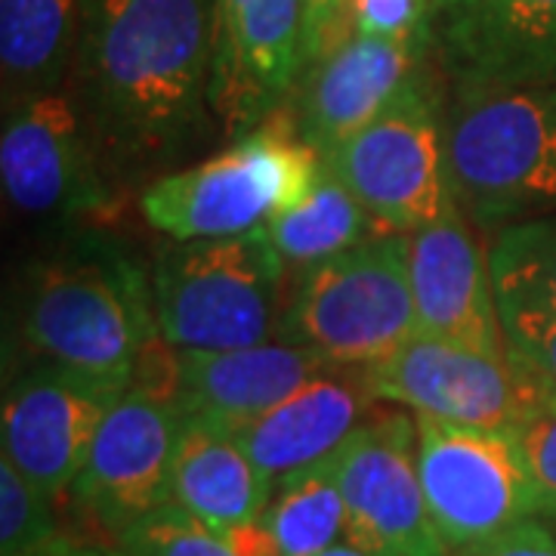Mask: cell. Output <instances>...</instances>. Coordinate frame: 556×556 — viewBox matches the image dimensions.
I'll use <instances>...</instances> for the list:
<instances>
[{"instance_id": "cell-1", "label": "cell", "mask_w": 556, "mask_h": 556, "mask_svg": "<svg viewBox=\"0 0 556 556\" xmlns=\"http://www.w3.org/2000/svg\"><path fill=\"white\" fill-rule=\"evenodd\" d=\"M214 22L217 0H84L75 100L100 161L137 177L199 142Z\"/></svg>"}, {"instance_id": "cell-2", "label": "cell", "mask_w": 556, "mask_h": 556, "mask_svg": "<svg viewBox=\"0 0 556 556\" xmlns=\"http://www.w3.org/2000/svg\"><path fill=\"white\" fill-rule=\"evenodd\" d=\"M445 155L455 204L482 229L556 207V84L455 87Z\"/></svg>"}, {"instance_id": "cell-3", "label": "cell", "mask_w": 556, "mask_h": 556, "mask_svg": "<svg viewBox=\"0 0 556 556\" xmlns=\"http://www.w3.org/2000/svg\"><path fill=\"white\" fill-rule=\"evenodd\" d=\"M321 155L303 142L291 109L232 139L214 159L152 179L139 211L174 241L236 239L309 195Z\"/></svg>"}, {"instance_id": "cell-4", "label": "cell", "mask_w": 556, "mask_h": 556, "mask_svg": "<svg viewBox=\"0 0 556 556\" xmlns=\"http://www.w3.org/2000/svg\"><path fill=\"white\" fill-rule=\"evenodd\" d=\"M285 266L266 226L236 239H170L149 278L161 340L179 350L269 343L281 328Z\"/></svg>"}, {"instance_id": "cell-5", "label": "cell", "mask_w": 556, "mask_h": 556, "mask_svg": "<svg viewBox=\"0 0 556 556\" xmlns=\"http://www.w3.org/2000/svg\"><path fill=\"white\" fill-rule=\"evenodd\" d=\"M278 331L334 368H368L396 353L417 334L408 236L380 232L303 269Z\"/></svg>"}, {"instance_id": "cell-6", "label": "cell", "mask_w": 556, "mask_h": 556, "mask_svg": "<svg viewBox=\"0 0 556 556\" xmlns=\"http://www.w3.org/2000/svg\"><path fill=\"white\" fill-rule=\"evenodd\" d=\"M22 338L40 356L97 375H134L161 338L152 288L115 257H72L43 266L28 285Z\"/></svg>"}, {"instance_id": "cell-7", "label": "cell", "mask_w": 556, "mask_h": 556, "mask_svg": "<svg viewBox=\"0 0 556 556\" xmlns=\"http://www.w3.org/2000/svg\"><path fill=\"white\" fill-rule=\"evenodd\" d=\"M321 161L387 232L408 236L455 207L445 115L424 75Z\"/></svg>"}, {"instance_id": "cell-8", "label": "cell", "mask_w": 556, "mask_h": 556, "mask_svg": "<svg viewBox=\"0 0 556 556\" xmlns=\"http://www.w3.org/2000/svg\"><path fill=\"white\" fill-rule=\"evenodd\" d=\"M417 470L448 554L473 547L529 517L544 501L517 430L467 427L415 415Z\"/></svg>"}, {"instance_id": "cell-9", "label": "cell", "mask_w": 556, "mask_h": 556, "mask_svg": "<svg viewBox=\"0 0 556 556\" xmlns=\"http://www.w3.org/2000/svg\"><path fill=\"white\" fill-rule=\"evenodd\" d=\"M362 380L378 402L412 415L517 433L556 399L510 346L495 356L424 334L362 368Z\"/></svg>"}, {"instance_id": "cell-10", "label": "cell", "mask_w": 556, "mask_h": 556, "mask_svg": "<svg viewBox=\"0 0 556 556\" xmlns=\"http://www.w3.org/2000/svg\"><path fill=\"white\" fill-rule=\"evenodd\" d=\"M331 457L346 510L343 541L371 556H448L420 485L415 415L365 417Z\"/></svg>"}, {"instance_id": "cell-11", "label": "cell", "mask_w": 556, "mask_h": 556, "mask_svg": "<svg viewBox=\"0 0 556 556\" xmlns=\"http://www.w3.org/2000/svg\"><path fill=\"white\" fill-rule=\"evenodd\" d=\"M130 383L134 375H97L62 362L31 368L3 396V457L50 501L72 492L102 420Z\"/></svg>"}, {"instance_id": "cell-12", "label": "cell", "mask_w": 556, "mask_h": 556, "mask_svg": "<svg viewBox=\"0 0 556 556\" xmlns=\"http://www.w3.org/2000/svg\"><path fill=\"white\" fill-rule=\"evenodd\" d=\"M0 182L22 217L72 219L112 207L75 93L60 87L3 105Z\"/></svg>"}, {"instance_id": "cell-13", "label": "cell", "mask_w": 556, "mask_h": 556, "mask_svg": "<svg viewBox=\"0 0 556 556\" xmlns=\"http://www.w3.org/2000/svg\"><path fill=\"white\" fill-rule=\"evenodd\" d=\"M328 365L309 346L257 343L241 350H179L155 340L134 368V383L167 399L179 417L241 424L321 375Z\"/></svg>"}, {"instance_id": "cell-14", "label": "cell", "mask_w": 556, "mask_h": 556, "mask_svg": "<svg viewBox=\"0 0 556 556\" xmlns=\"http://www.w3.org/2000/svg\"><path fill=\"white\" fill-rule=\"evenodd\" d=\"M179 424L182 417L167 399L130 383L102 420L72 485L80 514L118 538L137 519L170 504Z\"/></svg>"}, {"instance_id": "cell-15", "label": "cell", "mask_w": 556, "mask_h": 556, "mask_svg": "<svg viewBox=\"0 0 556 556\" xmlns=\"http://www.w3.org/2000/svg\"><path fill=\"white\" fill-rule=\"evenodd\" d=\"M303 78V0H217L211 112L239 139L285 109Z\"/></svg>"}, {"instance_id": "cell-16", "label": "cell", "mask_w": 556, "mask_h": 556, "mask_svg": "<svg viewBox=\"0 0 556 556\" xmlns=\"http://www.w3.org/2000/svg\"><path fill=\"white\" fill-rule=\"evenodd\" d=\"M433 47L452 87L556 84V0H433Z\"/></svg>"}, {"instance_id": "cell-17", "label": "cell", "mask_w": 556, "mask_h": 556, "mask_svg": "<svg viewBox=\"0 0 556 556\" xmlns=\"http://www.w3.org/2000/svg\"><path fill=\"white\" fill-rule=\"evenodd\" d=\"M408 269L417 334L479 353H507L489 257H482L457 204L437 223L408 232Z\"/></svg>"}, {"instance_id": "cell-18", "label": "cell", "mask_w": 556, "mask_h": 556, "mask_svg": "<svg viewBox=\"0 0 556 556\" xmlns=\"http://www.w3.org/2000/svg\"><path fill=\"white\" fill-rule=\"evenodd\" d=\"M427 50L350 35L303 72L291 105L294 127L318 155L331 152L424 75Z\"/></svg>"}, {"instance_id": "cell-19", "label": "cell", "mask_w": 556, "mask_h": 556, "mask_svg": "<svg viewBox=\"0 0 556 556\" xmlns=\"http://www.w3.org/2000/svg\"><path fill=\"white\" fill-rule=\"evenodd\" d=\"M371 402L378 399L368 393L362 368H325L269 412L232 424L229 433L276 489L281 477L334 455L365 420Z\"/></svg>"}, {"instance_id": "cell-20", "label": "cell", "mask_w": 556, "mask_h": 556, "mask_svg": "<svg viewBox=\"0 0 556 556\" xmlns=\"http://www.w3.org/2000/svg\"><path fill=\"white\" fill-rule=\"evenodd\" d=\"M269 497L273 485L260 477L229 427L207 417H182L170 504L223 535L257 522Z\"/></svg>"}, {"instance_id": "cell-21", "label": "cell", "mask_w": 556, "mask_h": 556, "mask_svg": "<svg viewBox=\"0 0 556 556\" xmlns=\"http://www.w3.org/2000/svg\"><path fill=\"white\" fill-rule=\"evenodd\" d=\"M84 0H0L3 105L60 90L78 56Z\"/></svg>"}, {"instance_id": "cell-22", "label": "cell", "mask_w": 556, "mask_h": 556, "mask_svg": "<svg viewBox=\"0 0 556 556\" xmlns=\"http://www.w3.org/2000/svg\"><path fill=\"white\" fill-rule=\"evenodd\" d=\"M266 232L288 266L309 269L362 241L387 232L321 161L309 195L266 223Z\"/></svg>"}, {"instance_id": "cell-23", "label": "cell", "mask_w": 556, "mask_h": 556, "mask_svg": "<svg viewBox=\"0 0 556 556\" xmlns=\"http://www.w3.org/2000/svg\"><path fill=\"white\" fill-rule=\"evenodd\" d=\"M260 519L273 535L278 556H318L340 544L346 532V510L334 473V457L316 460L278 479Z\"/></svg>"}, {"instance_id": "cell-24", "label": "cell", "mask_w": 556, "mask_h": 556, "mask_svg": "<svg viewBox=\"0 0 556 556\" xmlns=\"http://www.w3.org/2000/svg\"><path fill=\"white\" fill-rule=\"evenodd\" d=\"M495 298L532 300L556 309V214L510 223L489 251Z\"/></svg>"}, {"instance_id": "cell-25", "label": "cell", "mask_w": 556, "mask_h": 556, "mask_svg": "<svg viewBox=\"0 0 556 556\" xmlns=\"http://www.w3.org/2000/svg\"><path fill=\"white\" fill-rule=\"evenodd\" d=\"M115 547L124 556H241L226 538L177 504H164L127 526L115 538Z\"/></svg>"}, {"instance_id": "cell-26", "label": "cell", "mask_w": 556, "mask_h": 556, "mask_svg": "<svg viewBox=\"0 0 556 556\" xmlns=\"http://www.w3.org/2000/svg\"><path fill=\"white\" fill-rule=\"evenodd\" d=\"M60 538L53 501L0 460V556H40Z\"/></svg>"}, {"instance_id": "cell-27", "label": "cell", "mask_w": 556, "mask_h": 556, "mask_svg": "<svg viewBox=\"0 0 556 556\" xmlns=\"http://www.w3.org/2000/svg\"><path fill=\"white\" fill-rule=\"evenodd\" d=\"M495 300L507 346L556 393V309L532 300Z\"/></svg>"}, {"instance_id": "cell-28", "label": "cell", "mask_w": 556, "mask_h": 556, "mask_svg": "<svg viewBox=\"0 0 556 556\" xmlns=\"http://www.w3.org/2000/svg\"><path fill=\"white\" fill-rule=\"evenodd\" d=\"M350 31L430 50L433 0H350Z\"/></svg>"}, {"instance_id": "cell-29", "label": "cell", "mask_w": 556, "mask_h": 556, "mask_svg": "<svg viewBox=\"0 0 556 556\" xmlns=\"http://www.w3.org/2000/svg\"><path fill=\"white\" fill-rule=\"evenodd\" d=\"M519 439L541 489L544 517L556 522V399L519 430Z\"/></svg>"}, {"instance_id": "cell-30", "label": "cell", "mask_w": 556, "mask_h": 556, "mask_svg": "<svg viewBox=\"0 0 556 556\" xmlns=\"http://www.w3.org/2000/svg\"><path fill=\"white\" fill-rule=\"evenodd\" d=\"M350 35V0H303V72Z\"/></svg>"}, {"instance_id": "cell-31", "label": "cell", "mask_w": 556, "mask_h": 556, "mask_svg": "<svg viewBox=\"0 0 556 556\" xmlns=\"http://www.w3.org/2000/svg\"><path fill=\"white\" fill-rule=\"evenodd\" d=\"M448 556H556V522L547 517H529Z\"/></svg>"}, {"instance_id": "cell-32", "label": "cell", "mask_w": 556, "mask_h": 556, "mask_svg": "<svg viewBox=\"0 0 556 556\" xmlns=\"http://www.w3.org/2000/svg\"><path fill=\"white\" fill-rule=\"evenodd\" d=\"M40 556H124L118 547H100V544H84L72 538H56Z\"/></svg>"}, {"instance_id": "cell-33", "label": "cell", "mask_w": 556, "mask_h": 556, "mask_svg": "<svg viewBox=\"0 0 556 556\" xmlns=\"http://www.w3.org/2000/svg\"><path fill=\"white\" fill-rule=\"evenodd\" d=\"M318 556H371L368 551H362V547H356V544H350V541H340V544H334V547H328L325 554Z\"/></svg>"}]
</instances>
